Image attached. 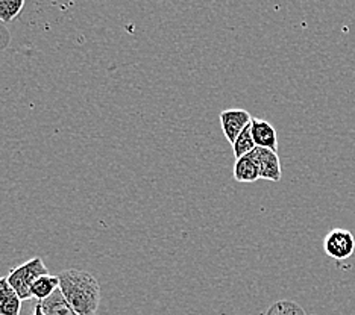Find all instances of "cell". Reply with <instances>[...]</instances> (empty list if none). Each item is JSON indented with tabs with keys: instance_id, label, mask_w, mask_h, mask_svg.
Wrapping results in <instances>:
<instances>
[{
	"instance_id": "6da1fadb",
	"label": "cell",
	"mask_w": 355,
	"mask_h": 315,
	"mask_svg": "<svg viewBox=\"0 0 355 315\" xmlns=\"http://www.w3.org/2000/svg\"><path fill=\"white\" fill-rule=\"evenodd\" d=\"M60 289L79 315H96L101 305V285L92 273L69 269L58 274Z\"/></svg>"
},
{
	"instance_id": "7a4b0ae2",
	"label": "cell",
	"mask_w": 355,
	"mask_h": 315,
	"mask_svg": "<svg viewBox=\"0 0 355 315\" xmlns=\"http://www.w3.org/2000/svg\"><path fill=\"white\" fill-rule=\"evenodd\" d=\"M44 274H49V270H47V267L42 258L35 256L32 258V260L26 261L25 264L15 267V269L8 274L6 279L21 300L26 302L32 298L31 288L34 285V282L40 276H44Z\"/></svg>"
},
{
	"instance_id": "3957f363",
	"label": "cell",
	"mask_w": 355,
	"mask_h": 315,
	"mask_svg": "<svg viewBox=\"0 0 355 315\" xmlns=\"http://www.w3.org/2000/svg\"><path fill=\"white\" fill-rule=\"evenodd\" d=\"M325 253L337 261L348 260L355 250V238L349 231L333 229L328 232L324 241Z\"/></svg>"
},
{
	"instance_id": "277c9868",
	"label": "cell",
	"mask_w": 355,
	"mask_h": 315,
	"mask_svg": "<svg viewBox=\"0 0 355 315\" xmlns=\"http://www.w3.org/2000/svg\"><path fill=\"white\" fill-rule=\"evenodd\" d=\"M252 117L245 109H225L220 112L222 131L231 144L237 140V136L251 125Z\"/></svg>"
},
{
	"instance_id": "5b68a950",
	"label": "cell",
	"mask_w": 355,
	"mask_h": 315,
	"mask_svg": "<svg viewBox=\"0 0 355 315\" xmlns=\"http://www.w3.org/2000/svg\"><path fill=\"white\" fill-rule=\"evenodd\" d=\"M254 155L258 161V167H260V179L279 182L282 176L279 156L277 152L264 147H257L254 150Z\"/></svg>"
},
{
	"instance_id": "8992f818",
	"label": "cell",
	"mask_w": 355,
	"mask_h": 315,
	"mask_svg": "<svg viewBox=\"0 0 355 315\" xmlns=\"http://www.w3.org/2000/svg\"><path fill=\"white\" fill-rule=\"evenodd\" d=\"M251 132L257 147L270 149L273 152L278 150V135L275 127H273L269 121L261 118H252Z\"/></svg>"
},
{
	"instance_id": "52a82bcc",
	"label": "cell",
	"mask_w": 355,
	"mask_h": 315,
	"mask_svg": "<svg viewBox=\"0 0 355 315\" xmlns=\"http://www.w3.org/2000/svg\"><path fill=\"white\" fill-rule=\"evenodd\" d=\"M234 177H236L237 182L246 183H252L260 179V167H258L254 150L236 161V164H234Z\"/></svg>"
},
{
	"instance_id": "ba28073f",
	"label": "cell",
	"mask_w": 355,
	"mask_h": 315,
	"mask_svg": "<svg viewBox=\"0 0 355 315\" xmlns=\"http://www.w3.org/2000/svg\"><path fill=\"white\" fill-rule=\"evenodd\" d=\"M23 300L6 278H0V315H20Z\"/></svg>"
},
{
	"instance_id": "9c48e42d",
	"label": "cell",
	"mask_w": 355,
	"mask_h": 315,
	"mask_svg": "<svg viewBox=\"0 0 355 315\" xmlns=\"http://www.w3.org/2000/svg\"><path fill=\"white\" fill-rule=\"evenodd\" d=\"M38 305L46 315H79L73 306L67 302V298L64 297L60 288L51 297L38 302Z\"/></svg>"
},
{
	"instance_id": "30bf717a",
	"label": "cell",
	"mask_w": 355,
	"mask_h": 315,
	"mask_svg": "<svg viewBox=\"0 0 355 315\" xmlns=\"http://www.w3.org/2000/svg\"><path fill=\"white\" fill-rule=\"evenodd\" d=\"M60 288V278L58 274L53 276V274H44V276H40L35 282L34 285L31 288V293H32V298H37L38 302L44 300V298L51 297L56 289Z\"/></svg>"
},
{
	"instance_id": "8fae6325",
	"label": "cell",
	"mask_w": 355,
	"mask_h": 315,
	"mask_svg": "<svg viewBox=\"0 0 355 315\" xmlns=\"http://www.w3.org/2000/svg\"><path fill=\"white\" fill-rule=\"evenodd\" d=\"M257 149L255 145V141L252 138V132H251V125H249L243 132H241L237 140L234 141L232 144V152H234V156H236L237 159L248 155V153H251L252 150Z\"/></svg>"
},
{
	"instance_id": "7c38bea8",
	"label": "cell",
	"mask_w": 355,
	"mask_h": 315,
	"mask_svg": "<svg viewBox=\"0 0 355 315\" xmlns=\"http://www.w3.org/2000/svg\"><path fill=\"white\" fill-rule=\"evenodd\" d=\"M25 0H0V21L11 23L21 12Z\"/></svg>"
},
{
	"instance_id": "4fadbf2b",
	"label": "cell",
	"mask_w": 355,
	"mask_h": 315,
	"mask_svg": "<svg viewBox=\"0 0 355 315\" xmlns=\"http://www.w3.org/2000/svg\"><path fill=\"white\" fill-rule=\"evenodd\" d=\"M266 315H306L300 305L292 300H278L266 311Z\"/></svg>"
},
{
	"instance_id": "5bb4252c",
	"label": "cell",
	"mask_w": 355,
	"mask_h": 315,
	"mask_svg": "<svg viewBox=\"0 0 355 315\" xmlns=\"http://www.w3.org/2000/svg\"><path fill=\"white\" fill-rule=\"evenodd\" d=\"M34 315H46L43 311H42V308H40V305L37 303L35 305V309H34Z\"/></svg>"
}]
</instances>
